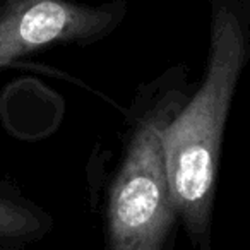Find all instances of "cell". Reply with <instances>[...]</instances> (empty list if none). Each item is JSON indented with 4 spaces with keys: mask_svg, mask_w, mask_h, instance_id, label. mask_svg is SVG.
I'll return each instance as SVG.
<instances>
[{
    "mask_svg": "<svg viewBox=\"0 0 250 250\" xmlns=\"http://www.w3.org/2000/svg\"><path fill=\"white\" fill-rule=\"evenodd\" d=\"M178 96L163 98L137 124L108 201V250H161L175 221L163 130Z\"/></svg>",
    "mask_w": 250,
    "mask_h": 250,
    "instance_id": "7a4b0ae2",
    "label": "cell"
},
{
    "mask_svg": "<svg viewBox=\"0 0 250 250\" xmlns=\"http://www.w3.org/2000/svg\"><path fill=\"white\" fill-rule=\"evenodd\" d=\"M118 14L72 0H0V69L59 43H91Z\"/></svg>",
    "mask_w": 250,
    "mask_h": 250,
    "instance_id": "3957f363",
    "label": "cell"
},
{
    "mask_svg": "<svg viewBox=\"0 0 250 250\" xmlns=\"http://www.w3.org/2000/svg\"><path fill=\"white\" fill-rule=\"evenodd\" d=\"M46 221L35 206L0 185V245L36 238L45 231Z\"/></svg>",
    "mask_w": 250,
    "mask_h": 250,
    "instance_id": "277c9868",
    "label": "cell"
},
{
    "mask_svg": "<svg viewBox=\"0 0 250 250\" xmlns=\"http://www.w3.org/2000/svg\"><path fill=\"white\" fill-rule=\"evenodd\" d=\"M245 57L242 26L231 11L221 9L212 22L204 83L163 130L171 199L194 235L209 225L223 132Z\"/></svg>",
    "mask_w": 250,
    "mask_h": 250,
    "instance_id": "6da1fadb",
    "label": "cell"
}]
</instances>
